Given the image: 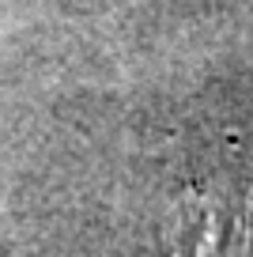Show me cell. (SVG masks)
Here are the masks:
<instances>
[{"label": "cell", "mask_w": 253, "mask_h": 257, "mask_svg": "<svg viewBox=\"0 0 253 257\" xmlns=\"http://www.w3.org/2000/svg\"><path fill=\"white\" fill-rule=\"evenodd\" d=\"M170 257H253V159H215L185 178L163 212Z\"/></svg>", "instance_id": "1"}]
</instances>
